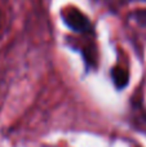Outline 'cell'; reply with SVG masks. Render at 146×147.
Masks as SVG:
<instances>
[{"mask_svg": "<svg viewBox=\"0 0 146 147\" xmlns=\"http://www.w3.org/2000/svg\"><path fill=\"white\" fill-rule=\"evenodd\" d=\"M80 47H72V49L80 52L83 61L85 65V74L91 72L92 70H97L98 67V49L95 41V36L89 38L85 43H80Z\"/></svg>", "mask_w": 146, "mask_h": 147, "instance_id": "7a4b0ae2", "label": "cell"}, {"mask_svg": "<svg viewBox=\"0 0 146 147\" xmlns=\"http://www.w3.org/2000/svg\"><path fill=\"white\" fill-rule=\"evenodd\" d=\"M110 79L114 88L118 92H122L128 86L131 75H129V71L126 67L120 66V65H115L110 70Z\"/></svg>", "mask_w": 146, "mask_h": 147, "instance_id": "3957f363", "label": "cell"}, {"mask_svg": "<svg viewBox=\"0 0 146 147\" xmlns=\"http://www.w3.org/2000/svg\"><path fill=\"white\" fill-rule=\"evenodd\" d=\"M61 20L64 25L72 32L80 35H96V30L92 21L85 13L76 7H67L61 10Z\"/></svg>", "mask_w": 146, "mask_h": 147, "instance_id": "6da1fadb", "label": "cell"}]
</instances>
